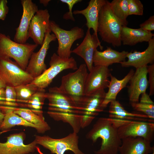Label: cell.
I'll return each instance as SVG.
<instances>
[{
  "mask_svg": "<svg viewBox=\"0 0 154 154\" xmlns=\"http://www.w3.org/2000/svg\"><path fill=\"white\" fill-rule=\"evenodd\" d=\"M37 144L40 145L49 150L51 153L64 154L65 151L70 150L74 154H85L79 149V137L77 133L73 132L66 137L60 139H54L48 135H35Z\"/></svg>",
  "mask_w": 154,
  "mask_h": 154,
  "instance_id": "6",
  "label": "cell"
},
{
  "mask_svg": "<svg viewBox=\"0 0 154 154\" xmlns=\"http://www.w3.org/2000/svg\"><path fill=\"white\" fill-rule=\"evenodd\" d=\"M98 46L101 50L103 49V46L101 45L98 37L94 33L91 34L90 29H88L82 42L77 47L71 50V53L76 54L84 60L90 72L93 66V55Z\"/></svg>",
  "mask_w": 154,
  "mask_h": 154,
  "instance_id": "17",
  "label": "cell"
},
{
  "mask_svg": "<svg viewBox=\"0 0 154 154\" xmlns=\"http://www.w3.org/2000/svg\"><path fill=\"white\" fill-rule=\"evenodd\" d=\"M147 72L149 74V84L150 91L149 95L152 96L154 93V64L147 66Z\"/></svg>",
  "mask_w": 154,
  "mask_h": 154,
  "instance_id": "35",
  "label": "cell"
},
{
  "mask_svg": "<svg viewBox=\"0 0 154 154\" xmlns=\"http://www.w3.org/2000/svg\"><path fill=\"white\" fill-rule=\"evenodd\" d=\"M0 75L6 86L15 87L32 82L34 79L10 58L0 56Z\"/></svg>",
  "mask_w": 154,
  "mask_h": 154,
  "instance_id": "9",
  "label": "cell"
},
{
  "mask_svg": "<svg viewBox=\"0 0 154 154\" xmlns=\"http://www.w3.org/2000/svg\"><path fill=\"white\" fill-rule=\"evenodd\" d=\"M109 112L110 118L124 120L154 123L146 115L141 113L130 112L126 110L116 100L110 102Z\"/></svg>",
  "mask_w": 154,
  "mask_h": 154,
  "instance_id": "25",
  "label": "cell"
},
{
  "mask_svg": "<svg viewBox=\"0 0 154 154\" xmlns=\"http://www.w3.org/2000/svg\"><path fill=\"white\" fill-rule=\"evenodd\" d=\"M118 152L120 154H150L154 151L151 142L140 137H129L122 139Z\"/></svg>",
  "mask_w": 154,
  "mask_h": 154,
  "instance_id": "19",
  "label": "cell"
},
{
  "mask_svg": "<svg viewBox=\"0 0 154 154\" xmlns=\"http://www.w3.org/2000/svg\"><path fill=\"white\" fill-rule=\"evenodd\" d=\"M21 3L23 14L19 25L16 29L14 41L25 44L29 38L28 30L31 19L38 9L37 6L31 0H22Z\"/></svg>",
  "mask_w": 154,
  "mask_h": 154,
  "instance_id": "15",
  "label": "cell"
},
{
  "mask_svg": "<svg viewBox=\"0 0 154 154\" xmlns=\"http://www.w3.org/2000/svg\"><path fill=\"white\" fill-rule=\"evenodd\" d=\"M87 68L86 64H82L75 72L63 76L59 87L72 99L77 105L85 95V85L88 74Z\"/></svg>",
  "mask_w": 154,
  "mask_h": 154,
  "instance_id": "4",
  "label": "cell"
},
{
  "mask_svg": "<svg viewBox=\"0 0 154 154\" xmlns=\"http://www.w3.org/2000/svg\"><path fill=\"white\" fill-rule=\"evenodd\" d=\"M49 102V111L83 114L84 111L78 107L69 96L57 87L50 88L46 93Z\"/></svg>",
  "mask_w": 154,
  "mask_h": 154,
  "instance_id": "10",
  "label": "cell"
},
{
  "mask_svg": "<svg viewBox=\"0 0 154 154\" xmlns=\"http://www.w3.org/2000/svg\"><path fill=\"white\" fill-rule=\"evenodd\" d=\"M134 72L133 69H131L127 75L120 80H118L112 74L111 75V80L108 87V90L106 93L102 106L103 109L107 107L109 103L116 100L118 94L122 89L126 86Z\"/></svg>",
  "mask_w": 154,
  "mask_h": 154,
  "instance_id": "27",
  "label": "cell"
},
{
  "mask_svg": "<svg viewBox=\"0 0 154 154\" xmlns=\"http://www.w3.org/2000/svg\"><path fill=\"white\" fill-rule=\"evenodd\" d=\"M50 25L51 32L55 35L58 41L57 54L63 59L69 58L72 53V46L76 40L84 37V30L76 26L70 30H65L53 21H50Z\"/></svg>",
  "mask_w": 154,
  "mask_h": 154,
  "instance_id": "5",
  "label": "cell"
},
{
  "mask_svg": "<svg viewBox=\"0 0 154 154\" xmlns=\"http://www.w3.org/2000/svg\"><path fill=\"white\" fill-rule=\"evenodd\" d=\"M129 15L141 16L143 14V6L139 0H127Z\"/></svg>",
  "mask_w": 154,
  "mask_h": 154,
  "instance_id": "33",
  "label": "cell"
},
{
  "mask_svg": "<svg viewBox=\"0 0 154 154\" xmlns=\"http://www.w3.org/2000/svg\"><path fill=\"white\" fill-rule=\"evenodd\" d=\"M113 119L117 127L118 135L121 140L129 137H140L151 142L153 140L154 123Z\"/></svg>",
  "mask_w": 154,
  "mask_h": 154,
  "instance_id": "8",
  "label": "cell"
},
{
  "mask_svg": "<svg viewBox=\"0 0 154 154\" xmlns=\"http://www.w3.org/2000/svg\"><path fill=\"white\" fill-rule=\"evenodd\" d=\"M151 32L140 28L133 29L123 26L121 34V40L123 45L133 46L143 42H148L154 37Z\"/></svg>",
  "mask_w": 154,
  "mask_h": 154,
  "instance_id": "26",
  "label": "cell"
},
{
  "mask_svg": "<svg viewBox=\"0 0 154 154\" xmlns=\"http://www.w3.org/2000/svg\"><path fill=\"white\" fill-rule=\"evenodd\" d=\"M50 17L47 9H40L36 12L31 19L28 30V36L38 45L41 46L45 35L51 32Z\"/></svg>",
  "mask_w": 154,
  "mask_h": 154,
  "instance_id": "12",
  "label": "cell"
},
{
  "mask_svg": "<svg viewBox=\"0 0 154 154\" xmlns=\"http://www.w3.org/2000/svg\"><path fill=\"white\" fill-rule=\"evenodd\" d=\"M0 100H5V88H0Z\"/></svg>",
  "mask_w": 154,
  "mask_h": 154,
  "instance_id": "39",
  "label": "cell"
},
{
  "mask_svg": "<svg viewBox=\"0 0 154 154\" xmlns=\"http://www.w3.org/2000/svg\"><path fill=\"white\" fill-rule=\"evenodd\" d=\"M106 92L104 90L85 95L77 104L81 110L86 112L88 115L95 116L103 111L102 106Z\"/></svg>",
  "mask_w": 154,
  "mask_h": 154,
  "instance_id": "22",
  "label": "cell"
},
{
  "mask_svg": "<svg viewBox=\"0 0 154 154\" xmlns=\"http://www.w3.org/2000/svg\"><path fill=\"white\" fill-rule=\"evenodd\" d=\"M15 88L17 93V100L26 102L34 94L41 89L31 83Z\"/></svg>",
  "mask_w": 154,
  "mask_h": 154,
  "instance_id": "31",
  "label": "cell"
},
{
  "mask_svg": "<svg viewBox=\"0 0 154 154\" xmlns=\"http://www.w3.org/2000/svg\"><path fill=\"white\" fill-rule=\"evenodd\" d=\"M12 110L15 114L20 116L28 122L38 128L40 133H44L50 129V127L45 121L42 110L17 108L6 106Z\"/></svg>",
  "mask_w": 154,
  "mask_h": 154,
  "instance_id": "24",
  "label": "cell"
},
{
  "mask_svg": "<svg viewBox=\"0 0 154 154\" xmlns=\"http://www.w3.org/2000/svg\"><path fill=\"white\" fill-rule=\"evenodd\" d=\"M106 0H91L88 6L82 10H75L72 12L76 15L80 14L83 15L86 20V25L88 29H92L93 33L98 37L97 27L99 14L102 6L106 3Z\"/></svg>",
  "mask_w": 154,
  "mask_h": 154,
  "instance_id": "21",
  "label": "cell"
},
{
  "mask_svg": "<svg viewBox=\"0 0 154 154\" xmlns=\"http://www.w3.org/2000/svg\"><path fill=\"white\" fill-rule=\"evenodd\" d=\"M6 86L5 82L0 75V88H5Z\"/></svg>",
  "mask_w": 154,
  "mask_h": 154,
  "instance_id": "40",
  "label": "cell"
},
{
  "mask_svg": "<svg viewBox=\"0 0 154 154\" xmlns=\"http://www.w3.org/2000/svg\"><path fill=\"white\" fill-rule=\"evenodd\" d=\"M45 89H41L34 94L27 101L29 107L37 110H41L44 101L46 99Z\"/></svg>",
  "mask_w": 154,
  "mask_h": 154,
  "instance_id": "32",
  "label": "cell"
},
{
  "mask_svg": "<svg viewBox=\"0 0 154 154\" xmlns=\"http://www.w3.org/2000/svg\"><path fill=\"white\" fill-rule=\"evenodd\" d=\"M5 114L0 109V125L2 123L4 119Z\"/></svg>",
  "mask_w": 154,
  "mask_h": 154,
  "instance_id": "41",
  "label": "cell"
},
{
  "mask_svg": "<svg viewBox=\"0 0 154 154\" xmlns=\"http://www.w3.org/2000/svg\"><path fill=\"white\" fill-rule=\"evenodd\" d=\"M152 154H154V151L152 153Z\"/></svg>",
  "mask_w": 154,
  "mask_h": 154,
  "instance_id": "43",
  "label": "cell"
},
{
  "mask_svg": "<svg viewBox=\"0 0 154 154\" xmlns=\"http://www.w3.org/2000/svg\"><path fill=\"white\" fill-rule=\"evenodd\" d=\"M140 28L148 32L154 30V15L152 16L139 25Z\"/></svg>",
  "mask_w": 154,
  "mask_h": 154,
  "instance_id": "37",
  "label": "cell"
},
{
  "mask_svg": "<svg viewBox=\"0 0 154 154\" xmlns=\"http://www.w3.org/2000/svg\"><path fill=\"white\" fill-rule=\"evenodd\" d=\"M5 99L7 102L17 100V93L15 87L6 86L5 88Z\"/></svg>",
  "mask_w": 154,
  "mask_h": 154,
  "instance_id": "36",
  "label": "cell"
},
{
  "mask_svg": "<svg viewBox=\"0 0 154 154\" xmlns=\"http://www.w3.org/2000/svg\"><path fill=\"white\" fill-rule=\"evenodd\" d=\"M25 135L23 132L10 135L5 143L0 142V154H29L35 150L37 144L35 141L25 145Z\"/></svg>",
  "mask_w": 154,
  "mask_h": 154,
  "instance_id": "14",
  "label": "cell"
},
{
  "mask_svg": "<svg viewBox=\"0 0 154 154\" xmlns=\"http://www.w3.org/2000/svg\"><path fill=\"white\" fill-rule=\"evenodd\" d=\"M132 108L136 111L146 115L149 118L154 119V103L146 92L141 94L140 102Z\"/></svg>",
  "mask_w": 154,
  "mask_h": 154,
  "instance_id": "30",
  "label": "cell"
},
{
  "mask_svg": "<svg viewBox=\"0 0 154 154\" xmlns=\"http://www.w3.org/2000/svg\"><path fill=\"white\" fill-rule=\"evenodd\" d=\"M86 138L96 142L99 138L102 139L100 149L96 154H118L121 140L118 135L117 127L113 119L99 118L88 132Z\"/></svg>",
  "mask_w": 154,
  "mask_h": 154,
  "instance_id": "1",
  "label": "cell"
},
{
  "mask_svg": "<svg viewBox=\"0 0 154 154\" xmlns=\"http://www.w3.org/2000/svg\"><path fill=\"white\" fill-rule=\"evenodd\" d=\"M0 109L5 114L3 121L0 125L1 131L8 130L16 125H21L34 128L38 133H40L38 127L15 114L12 110L5 106H0Z\"/></svg>",
  "mask_w": 154,
  "mask_h": 154,
  "instance_id": "28",
  "label": "cell"
},
{
  "mask_svg": "<svg viewBox=\"0 0 154 154\" xmlns=\"http://www.w3.org/2000/svg\"><path fill=\"white\" fill-rule=\"evenodd\" d=\"M7 0H0V20L4 21L9 12Z\"/></svg>",
  "mask_w": 154,
  "mask_h": 154,
  "instance_id": "38",
  "label": "cell"
},
{
  "mask_svg": "<svg viewBox=\"0 0 154 154\" xmlns=\"http://www.w3.org/2000/svg\"><path fill=\"white\" fill-rule=\"evenodd\" d=\"M128 51L119 52L107 47L103 51H95L93 56V62L94 66H101L108 67L116 63H119L125 61Z\"/></svg>",
  "mask_w": 154,
  "mask_h": 154,
  "instance_id": "23",
  "label": "cell"
},
{
  "mask_svg": "<svg viewBox=\"0 0 154 154\" xmlns=\"http://www.w3.org/2000/svg\"><path fill=\"white\" fill-rule=\"evenodd\" d=\"M147 48L142 52L134 51L127 53V61L120 62L123 67L133 66L136 69L152 64L154 61V37L148 42Z\"/></svg>",
  "mask_w": 154,
  "mask_h": 154,
  "instance_id": "18",
  "label": "cell"
},
{
  "mask_svg": "<svg viewBox=\"0 0 154 154\" xmlns=\"http://www.w3.org/2000/svg\"><path fill=\"white\" fill-rule=\"evenodd\" d=\"M38 46L35 44L17 42L9 36L0 33V56L13 58L25 71L32 53Z\"/></svg>",
  "mask_w": 154,
  "mask_h": 154,
  "instance_id": "3",
  "label": "cell"
},
{
  "mask_svg": "<svg viewBox=\"0 0 154 154\" xmlns=\"http://www.w3.org/2000/svg\"><path fill=\"white\" fill-rule=\"evenodd\" d=\"M33 154V153H30V154Z\"/></svg>",
  "mask_w": 154,
  "mask_h": 154,
  "instance_id": "44",
  "label": "cell"
},
{
  "mask_svg": "<svg viewBox=\"0 0 154 154\" xmlns=\"http://www.w3.org/2000/svg\"><path fill=\"white\" fill-rule=\"evenodd\" d=\"M48 114L54 120L68 123L71 126L73 132L78 133L81 128L89 125L95 117L67 113L48 111Z\"/></svg>",
  "mask_w": 154,
  "mask_h": 154,
  "instance_id": "20",
  "label": "cell"
},
{
  "mask_svg": "<svg viewBox=\"0 0 154 154\" xmlns=\"http://www.w3.org/2000/svg\"><path fill=\"white\" fill-rule=\"evenodd\" d=\"M61 2L66 4L68 7L69 11L65 13L63 16V18L65 20H70L74 21L75 19L73 15L72 9L76 4L81 2V0H60Z\"/></svg>",
  "mask_w": 154,
  "mask_h": 154,
  "instance_id": "34",
  "label": "cell"
},
{
  "mask_svg": "<svg viewBox=\"0 0 154 154\" xmlns=\"http://www.w3.org/2000/svg\"><path fill=\"white\" fill-rule=\"evenodd\" d=\"M121 23L112 13L109 2L106 1L99 14L97 33L104 41L114 47L121 46Z\"/></svg>",
  "mask_w": 154,
  "mask_h": 154,
  "instance_id": "2",
  "label": "cell"
},
{
  "mask_svg": "<svg viewBox=\"0 0 154 154\" xmlns=\"http://www.w3.org/2000/svg\"><path fill=\"white\" fill-rule=\"evenodd\" d=\"M49 65V68L40 75L34 78L31 83L39 88L44 89L63 70L68 69L76 70L78 68L77 62L73 57L67 59H63L55 53L51 57Z\"/></svg>",
  "mask_w": 154,
  "mask_h": 154,
  "instance_id": "7",
  "label": "cell"
},
{
  "mask_svg": "<svg viewBox=\"0 0 154 154\" xmlns=\"http://www.w3.org/2000/svg\"><path fill=\"white\" fill-rule=\"evenodd\" d=\"M147 65L136 69L129 82L128 93L132 107L139 102L140 96L145 93L149 85L147 79Z\"/></svg>",
  "mask_w": 154,
  "mask_h": 154,
  "instance_id": "16",
  "label": "cell"
},
{
  "mask_svg": "<svg viewBox=\"0 0 154 154\" xmlns=\"http://www.w3.org/2000/svg\"><path fill=\"white\" fill-rule=\"evenodd\" d=\"M111 10L123 26H127V19L129 15L127 0H113L109 2Z\"/></svg>",
  "mask_w": 154,
  "mask_h": 154,
  "instance_id": "29",
  "label": "cell"
},
{
  "mask_svg": "<svg viewBox=\"0 0 154 154\" xmlns=\"http://www.w3.org/2000/svg\"><path fill=\"white\" fill-rule=\"evenodd\" d=\"M50 1V0H40L39 2L40 3L43 4L44 6H46Z\"/></svg>",
  "mask_w": 154,
  "mask_h": 154,
  "instance_id": "42",
  "label": "cell"
},
{
  "mask_svg": "<svg viewBox=\"0 0 154 154\" xmlns=\"http://www.w3.org/2000/svg\"><path fill=\"white\" fill-rule=\"evenodd\" d=\"M56 39L53 33H46L39 50L32 53L25 71L34 78L40 75L47 69L45 59L50 43Z\"/></svg>",
  "mask_w": 154,
  "mask_h": 154,
  "instance_id": "11",
  "label": "cell"
},
{
  "mask_svg": "<svg viewBox=\"0 0 154 154\" xmlns=\"http://www.w3.org/2000/svg\"><path fill=\"white\" fill-rule=\"evenodd\" d=\"M111 75V70L108 67L93 66L87 77L85 95L104 90L108 88L110 81L109 77Z\"/></svg>",
  "mask_w": 154,
  "mask_h": 154,
  "instance_id": "13",
  "label": "cell"
}]
</instances>
